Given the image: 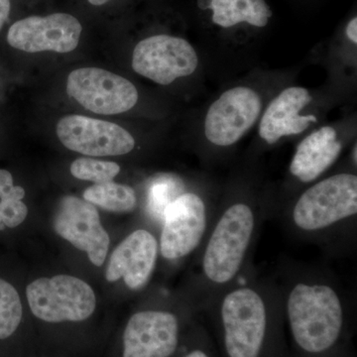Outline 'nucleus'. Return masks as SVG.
<instances>
[{
    "mask_svg": "<svg viewBox=\"0 0 357 357\" xmlns=\"http://www.w3.org/2000/svg\"><path fill=\"white\" fill-rule=\"evenodd\" d=\"M89 3L93 4L95 6H103V4L107 3L110 0H88Z\"/></svg>",
    "mask_w": 357,
    "mask_h": 357,
    "instance_id": "bb28decb",
    "label": "nucleus"
},
{
    "mask_svg": "<svg viewBox=\"0 0 357 357\" xmlns=\"http://www.w3.org/2000/svg\"><path fill=\"white\" fill-rule=\"evenodd\" d=\"M84 199L102 210L119 213H131L138 206L133 188L114 182L91 185L84 191Z\"/></svg>",
    "mask_w": 357,
    "mask_h": 357,
    "instance_id": "a211bd4d",
    "label": "nucleus"
},
{
    "mask_svg": "<svg viewBox=\"0 0 357 357\" xmlns=\"http://www.w3.org/2000/svg\"><path fill=\"white\" fill-rule=\"evenodd\" d=\"M10 13V0H0V30L6 24Z\"/></svg>",
    "mask_w": 357,
    "mask_h": 357,
    "instance_id": "393cba45",
    "label": "nucleus"
},
{
    "mask_svg": "<svg viewBox=\"0 0 357 357\" xmlns=\"http://www.w3.org/2000/svg\"><path fill=\"white\" fill-rule=\"evenodd\" d=\"M215 211L208 236L192 260L187 296L201 314L218 294L250 271L263 225L273 208L251 195L227 197Z\"/></svg>",
    "mask_w": 357,
    "mask_h": 357,
    "instance_id": "7ed1b4c3",
    "label": "nucleus"
},
{
    "mask_svg": "<svg viewBox=\"0 0 357 357\" xmlns=\"http://www.w3.org/2000/svg\"><path fill=\"white\" fill-rule=\"evenodd\" d=\"M261 100L252 89L236 86L223 93L211 105L204 121V135L211 144L229 147L255 126Z\"/></svg>",
    "mask_w": 357,
    "mask_h": 357,
    "instance_id": "9d476101",
    "label": "nucleus"
},
{
    "mask_svg": "<svg viewBox=\"0 0 357 357\" xmlns=\"http://www.w3.org/2000/svg\"><path fill=\"white\" fill-rule=\"evenodd\" d=\"M198 65L194 47L181 37L154 35L140 41L133 51V70L163 86L178 77L191 76Z\"/></svg>",
    "mask_w": 357,
    "mask_h": 357,
    "instance_id": "1a4fd4ad",
    "label": "nucleus"
},
{
    "mask_svg": "<svg viewBox=\"0 0 357 357\" xmlns=\"http://www.w3.org/2000/svg\"><path fill=\"white\" fill-rule=\"evenodd\" d=\"M57 135L68 149L88 156H121L135 147L133 136L121 126L82 115L63 117Z\"/></svg>",
    "mask_w": 357,
    "mask_h": 357,
    "instance_id": "f8f14e48",
    "label": "nucleus"
},
{
    "mask_svg": "<svg viewBox=\"0 0 357 357\" xmlns=\"http://www.w3.org/2000/svg\"><path fill=\"white\" fill-rule=\"evenodd\" d=\"M53 227L58 236L84 251L93 265L105 263L110 239L93 204L77 197H64L59 202Z\"/></svg>",
    "mask_w": 357,
    "mask_h": 357,
    "instance_id": "9b49d317",
    "label": "nucleus"
},
{
    "mask_svg": "<svg viewBox=\"0 0 357 357\" xmlns=\"http://www.w3.org/2000/svg\"><path fill=\"white\" fill-rule=\"evenodd\" d=\"M273 276L280 288L289 357H356L354 304L331 268L283 255Z\"/></svg>",
    "mask_w": 357,
    "mask_h": 357,
    "instance_id": "f257e3e1",
    "label": "nucleus"
},
{
    "mask_svg": "<svg viewBox=\"0 0 357 357\" xmlns=\"http://www.w3.org/2000/svg\"><path fill=\"white\" fill-rule=\"evenodd\" d=\"M337 131L325 126L307 135L298 145L289 172L298 183L309 185L328 171L337 161L342 145Z\"/></svg>",
    "mask_w": 357,
    "mask_h": 357,
    "instance_id": "dca6fc26",
    "label": "nucleus"
},
{
    "mask_svg": "<svg viewBox=\"0 0 357 357\" xmlns=\"http://www.w3.org/2000/svg\"><path fill=\"white\" fill-rule=\"evenodd\" d=\"M174 357H220L215 340L199 316L192 323L182 347Z\"/></svg>",
    "mask_w": 357,
    "mask_h": 357,
    "instance_id": "412c9836",
    "label": "nucleus"
},
{
    "mask_svg": "<svg viewBox=\"0 0 357 357\" xmlns=\"http://www.w3.org/2000/svg\"><path fill=\"white\" fill-rule=\"evenodd\" d=\"M28 208L21 199H0V217L2 225L6 227H18L24 222Z\"/></svg>",
    "mask_w": 357,
    "mask_h": 357,
    "instance_id": "5701e85b",
    "label": "nucleus"
},
{
    "mask_svg": "<svg viewBox=\"0 0 357 357\" xmlns=\"http://www.w3.org/2000/svg\"><path fill=\"white\" fill-rule=\"evenodd\" d=\"M345 33L347 36L351 40L352 43H357V17L352 18L349 23H347V28H345Z\"/></svg>",
    "mask_w": 357,
    "mask_h": 357,
    "instance_id": "a878e982",
    "label": "nucleus"
},
{
    "mask_svg": "<svg viewBox=\"0 0 357 357\" xmlns=\"http://www.w3.org/2000/svg\"><path fill=\"white\" fill-rule=\"evenodd\" d=\"M158 257V237L147 229L133 230L110 256L105 278L110 283L122 279L134 292L143 290L153 276Z\"/></svg>",
    "mask_w": 357,
    "mask_h": 357,
    "instance_id": "4468645a",
    "label": "nucleus"
},
{
    "mask_svg": "<svg viewBox=\"0 0 357 357\" xmlns=\"http://www.w3.org/2000/svg\"><path fill=\"white\" fill-rule=\"evenodd\" d=\"M307 89L292 86L275 98L263 115L259 135L268 144H275L286 136L302 133L310 123L317 122L314 115H301V110L312 102Z\"/></svg>",
    "mask_w": 357,
    "mask_h": 357,
    "instance_id": "2eb2a0df",
    "label": "nucleus"
},
{
    "mask_svg": "<svg viewBox=\"0 0 357 357\" xmlns=\"http://www.w3.org/2000/svg\"><path fill=\"white\" fill-rule=\"evenodd\" d=\"M23 307L20 294L11 284L0 279V342L13 337L20 330Z\"/></svg>",
    "mask_w": 357,
    "mask_h": 357,
    "instance_id": "6ab92c4d",
    "label": "nucleus"
},
{
    "mask_svg": "<svg viewBox=\"0 0 357 357\" xmlns=\"http://www.w3.org/2000/svg\"><path fill=\"white\" fill-rule=\"evenodd\" d=\"M67 93L84 109L98 114L128 112L138 100L137 89L128 79L98 68L73 70L68 77Z\"/></svg>",
    "mask_w": 357,
    "mask_h": 357,
    "instance_id": "6e6552de",
    "label": "nucleus"
},
{
    "mask_svg": "<svg viewBox=\"0 0 357 357\" xmlns=\"http://www.w3.org/2000/svg\"><path fill=\"white\" fill-rule=\"evenodd\" d=\"M25 197V190L20 185H14L10 172L0 169V199H21Z\"/></svg>",
    "mask_w": 357,
    "mask_h": 357,
    "instance_id": "b1692460",
    "label": "nucleus"
},
{
    "mask_svg": "<svg viewBox=\"0 0 357 357\" xmlns=\"http://www.w3.org/2000/svg\"><path fill=\"white\" fill-rule=\"evenodd\" d=\"M81 23L68 13L30 16L16 21L7 33V42L17 50L27 53L74 51L81 38Z\"/></svg>",
    "mask_w": 357,
    "mask_h": 357,
    "instance_id": "ddd939ff",
    "label": "nucleus"
},
{
    "mask_svg": "<svg viewBox=\"0 0 357 357\" xmlns=\"http://www.w3.org/2000/svg\"><path fill=\"white\" fill-rule=\"evenodd\" d=\"M4 225H2V222H1V217H0V227H3Z\"/></svg>",
    "mask_w": 357,
    "mask_h": 357,
    "instance_id": "cd10ccee",
    "label": "nucleus"
},
{
    "mask_svg": "<svg viewBox=\"0 0 357 357\" xmlns=\"http://www.w3.org/2000/svg\"><path fill=\"white\" fill-rule=\"evenodd\" d=\"M199 6L211 11V21L222 29L241 25L266 27L272 10L266 0H199Z\"/></svg>",
    "mask_w": 357,
    "mask_h": 357,
    "instance_id": "f3484780",
    "label": "nucleus"
},
{
    "mask_svg": "<svg viewBox=\"0 0 357 357\" xmlns=\"http://www.w3.org/2000/svg\"><path fill=\"white\" fill-rule=\"evenodd\" d=\"M220 357H289L280 288L253 267L204 307Z\"/></svg>",
    "mask_w": 357,
    "mask_h": 357,
    "instance_id": "f03ea898",
    "label": "nucleus"
},
{
    "mask_svg": "<svg viewBox=\"0 0 357 357\" xmlns=\"http://www.w3.org/2000/svg\"><path fill=\"white\" fill-rule=\"evenodd\" d=\"M119 172L121 167L119 164L102 160L79 158L70 165V173L75 178L95 184L112 182Z\"/></svg>",
    "mask_w": 357,
    "mask_h": 357,
    "instance_id": "4be33fe9",
    "label": "nucleus"
},
{
    "mask_svg": "<svg viewBox=\"0 0 357 357\" xmlns=\"http://www.w3.org/2000/svg\"><path fill=\"white\" fill-rule=\"evenodd\" d=\"M183 185L172 176L162 175L150 183L146 192L148 217L155 222H161L162 215L169 204L183 191Z\"/></svg>",
    "mask_w": 357,
    "mask_h": 357,
    "instance_id": "aec40b11",
    "label": "nucleus"
},
{
    "mask_svg": "<svg viewBox=\"0 0 357 357\" xmlns=\"http://www.w3.org/2000/svg\"><path fill=\"white\" fill-rule=\"evenodd\" d=\"M26 295L33 316L47 325L84 323L96 309L93 288L70 275L37 279L27 286Z\"/></svg>",
    "mask_w": 357,
    "mask_h": 357,
    "instance_id": "0eeeda50",
    "label": "nucleus"
},
{
    "mask_svg": "<svg viewBox=\"0 0 357 357\" xmlns=\"http://www.w3.org/2000/svg\"><path fill=\"white\" fill-rule=\"evenodd\" d=\"M215 211L204 194L183 190L162 215L159 234L162 259L170 264L194 259L208 236Z\"/></svg>",
    "mask_w": 357,
    "mask_h": 357,
    "instance_id": "423d86ee",
    "label": "nucleus"
},
{
    "mask_svg": "<svg viewBox=\"0 0 357 357\" xmlns=\"http://www.w3.org/2000/svg\"><path fill=\"white\" fill-rule=\"evenodd\" d=\"M285 206L278 215L293 238L314 244L333 257L356 251V174L337 173L312 183Z\"/></svg>",
    "mask_w": 357,
    "mask_h": 357,
    "instance_id": "20e7f679",
    "label": "nucleus"
},
{
    "mask_svg": "<svg viewBox=\"0 0 357 357\" xmlns=\"http://www.w3.org/2000/svg\"><path fill=\"white\" fill-rule=\"evenodd\" d=\"M201 316L185 295L175 307H149L129 317L121 335L119 357H174Z\"/></svg>",
    "mask_w": 357,
    "mask_h": 357,
    "instance_id": "39448f33",
    "label": "nucleus"
}]
</instances>
